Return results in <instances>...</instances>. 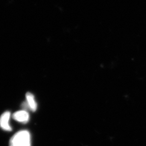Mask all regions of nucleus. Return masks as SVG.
<instances>
[{
    "instance_id": "f03ea898",
    "label": "nucleus",
    "mask_w": 146,
    "mask_h": 146,
    "mask_svg": "<svg viewBox=\"0 0 146 146\" xmlns=\"http://www.w3.org/2000/svg\"><path fill=\"white\" fill-rule=\"evenodd\" d=\"M10 117L11 113L9 111H5L0 117V127L4 131H10L12 130L9 124Z\"/></svg>"
},
{
    "instance_id": "f257e3e1",
    "label": "nucleus",
    "mask_w": 146,
    "mask_h": 146,
    "mask_svg": "<svg viewBox=\"0 0 146 146\" xmlns=\"http://www.w3.org/2000/svg\"><path fill=\"white\" fill-rule=\"evenodd\" d=\"M10 146H31V135L27 131H18L13 136L9 142Z\"/></svg>"
},
{
    "instance_id": "20e7f679",
    "label": "nucleus",
    "mask_w": 146,
    "mask_h": 146,
    "mask_svg": "<svg viewBox=\"0 0 146 146\" xmlns=\"http://www.w3.org/2000/svg\"><path fill=\"white\" fill-rule=\"evenodd\" d=\"M26 96L29 108L32 111H35L37 109V104L34 95L31 93H27Z\"/></svg>"
},
{
    "instance_id": "7ed1b4c3",
    "label": "nucleus",
    "mask_w": 146,
    "mask_h": 146,
    "mask_svg": "<svg viewBox=\"0 0 146 146\" xmlns=\"http://www.w3.org/2000/svg\"><path fill=\"white\" fill-rule=\"evenodd\" d=\"M14 120L22 123H27L29 119V115L28 113L25 110L17 111L14 113L13 115Z\"/></svg>"
}]
</instances>
